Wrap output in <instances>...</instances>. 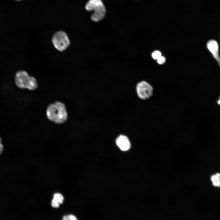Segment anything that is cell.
<instances>
[{
  "instance_id": "ba28073f",
  "label": "cell",
  "mask_w": 220,
  "mask_h": 220,
  "mask_svg": "<svg viewBox=\"0 0 220 220\" xmlns=\"http://www.w3.org/2000/svg\"><path fill=\"white\" fill-rule=\"evenodd\" d=\"M57 201L59 204H62L64 200V197L62 195L59 193H55L54 194L53 198Z\"/></svg>"
},
{
  "instance_id": "8fae6325",
  "label": "cell",
  "mask_w": 220,
  "mask_h": 220,
  "mask_svg": "<svg viewBox=\"0 0 220 220\" xmlns=\"http://www.w3.org/2000/svg\"><path fill=\"white\" fill-rule=\"evenodd\" d=\"M157 63L160 64H164L166 61L165 58L163 56H161L157 60Z\"/></svg>"
},
{
  "instance_id": "9c48e42d",
  "label": "cell",
  "mask_w": 220,
  "mask_h": 220,
  "mask_svg": "<svg viewBox=\"0 0 220 220\" xmlns=\"http://www.w3.org/2000/svg\"><path fill=\"white\" fill-rule=\"evenodd\" d=\"M161 56V53L158 50L154 51L152 54V57L154 60H157Z\"/></svg>"
},
{
  "instance_id": "7c38bea8",
  "label": "cell",
  "mask_w": 220,
  "mask_h": 220,
  "mask_svg": "<svg viewBox=\"0 0 220 220\" xmlns=\"http://www.w3.org/2000/svg\"><path fill=\"white\" fill-rule=\"evenodd\" d=\"M59 203L56 200L53 199L52 201V206L54 207H58L59 206Z\"/></svg>"
},
{
  "instance_id": "277c9868",
  "label": "cell",
  "mask_w": 220,
  "mask_h": 220,
  "mask_svg": "<svg viewBox=\"0 0 220 220\" xmlns=\"http://www.w3.org/2000/svg\"><path fill=\"white\" fill-rule=\"evenodd\" d=\"M52 41L55 48L61 52L65 50L70 44L67 35L63 31L56 32L53 36Z\"/></svg>"
},
{
  "instance_id": "5b68a950",
  "label": "cell",
  "mask_w": 220,
  "mask_h": 220,
  "mask_svg": "<svg viewBox=\"0 0 220 220\" xmlns=\"http://www.w3.org/2000/svg\"><path fill=\"white\" fill-rule=\"evenodd\" d=\"M136 91L138 97L146 100L150 97L153 94V88L148 83L145 81L139 82L136 86Z\"/></svg>"
},
{
  "instance_id": "8992f818",
  "label": "cell",
  "mask_w": 220,
  "mask_h": 220,
  "mask_svg": "<svg viewBox=\"0 0 220 220\" xmlns=\"http://www.w3.org/2000/svg\"><path fill=\"white\" fill-rule=\"evenodd\" d=\"M207 47L220 66L219 46L217 42L214 40H211L207 42Z\"/></svg>"
},
{
  "instance_id": "3957f363",
  "label": "cell",
  "mask_w": 220,
  "mask_h": 220,
  "mask_svg": "<svg viewBox=\"0 0 220 220\" xmlns=\"http://www.w3.org/2000/svg\"><path fill=\"white\" fill-rule=\"evenodd\" d=\"M85 8L88 11H94L91 18L94 22L101 21L105 16V8L101 0H89L86 4Z\"/></svg>"
},
{
  "instance_id": "4fadbf2b",
  "label": "cell",
  "mask_w": 220,
  "mask_h": 220,
  "mask_svg": "<svg viewBox=\"0 0 220 220\" xmlns=\"http://www.w3.org/2000/svg\"><path fill=\"white\" fill-rule=\"evenodd\" d=\"M4 147L2 143V141L1 138L0 137V155L1 154L3 150Z\"/></svg>"
},
{
  "instance_id": "30bf717a",
  "label": "cell",
  "mask_w": 220,
  "mask_h": 220,
  "mask_svg": "<svg viewBox=\"0 0 220 220\" xmlns=\"http://www.w3.org/2000/svg\"><path fill=\"white\" fill-rule=\"evenodd\" d=\"M63 219L64 220H77L76 217L74 215H68L64 216L63 217Z\"/></svg>"
},
{
  "instance_id": "52a82bcc",
  "label": "cell",
  "mask_w": 220,
  "mask_h": 220,
  "mask_svg": "<svg viewBox=\"0 0 220 220\" xmlns=\"http://www.w3.org/2000/svg\"><path fill=\"white\" fill-rule=\"evenodd\" d=\"M116 143L117 145L122 151H125L129 150L131 147L130 141L126 136L120 135L117 139Z\"/></svg>"
},
{
  "instance_id": "6da1fadb",
  "label": "cell",
  "mask_w": 220,
  "mask_h": 220,
  "mask_svg": "<svg viewBox=\"0 0 220 220\" xmlns=\"http://www.w3.org/2000/svg\"><path fill=\"white\" fill-rule=\"evenodd\" d=\"M46 115L49 120L57 124L64 123L68 118V114L65 105L58 101L48 106Z\"/></svg>"
},
{
  "instance_id": "5bb4252c",
  "label": "cell",
  "mask_w": 220,
  "mask_h": 220,
  "mask_svg": "<svg viewBox=\"0 0 220 220\" xmlns=\"http://www.w3.org/2000/svg\"><path fill=\"white\" fill-rule=\"evenodd\" d=\"M14 0L16 1H22L23 0Z\"/></svg>"
},
{
  "instance_id": "7a4b0ae2",
  "label": "cell",
  "mask_w": 220,
  "mask_h": 220,
  "mask_svg": "<svg viewBox=\"0 0 220 220\" xmlns=\"http://www.w3.org/2000/svg\"><path fill=\"white\" fill-rule=\"evenodd\" d=\"M14 82L16 86L21 89L34 90L38 87L36 79L30 76L24 70H21L16 72L15 75Z\"/></svg>"
}]
</instances>
